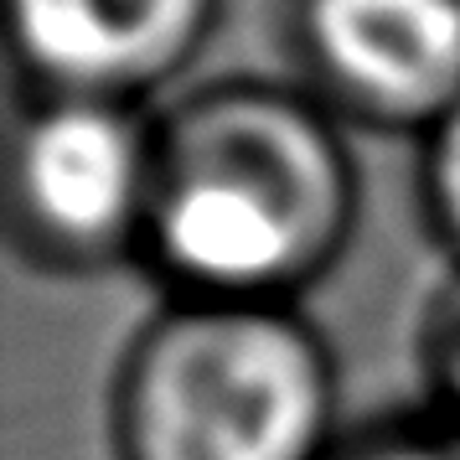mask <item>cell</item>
Here are the masks:
<instances>
[{"mask_svg": "<svg viewBox=\"0 0 460 460\" xmlns=\"http://www.w3.org/2000/svg\"><path fill=\"white\" fill-rule=\"evenodd\" d=\"M419 197H424V217H429L435 238L460 259V104L445 114L435 135H424Z\"/></svg>", "mask_w": 460, "mask_h": 460, "instance_id": "52a82bcc", "label": "cell"}, {"mask_svg": "<svg viewBox=\"0 0 460 460\" xmlns=\"http://www.w3.org/2000/svg\"><path fill=\"white\" fill-rule=\"evenodd\" d=\"M290 47L341 125L424 140L460 104V0H290Z\"/></svg>", "mask_w": 460, "mask_h": 460, "instance_id": "277c9868", "label": "cell"}, {"mask_svg": "<svg viewBox=\"0 0 460 460\" xmlns=\"http://www.w3.org/2000/svg\"><path fill=\"white\" fill-rule=\"evenodd\" d=\"M357 228V161L311 88L228 78L155 119L140 259L176 300L295 305Z\"/></svg>", "mask_w": 460, "mask_h": 460, "instance_id": "6da1fadb", "label": "cell"}, {"mask_svg": "<svg viewBox=\"0 0 460 460\" xmlns=\"http://www.w3.org/2000/svg\"><path fill=\"white\" fill-rule=\"evenodd\" d=\"M223 0H5V42L37 93L140 104L187 73Z\"/></svg>", "mask_w": 460, "mask_h": 460, "instance_id": "5b68a950", "label": "cell"}, {"mask_svg": "<svg viewBox=\"0 0 460 460\" xmlns=\"http://www.w3.org/2000/svg\"><path fill=\"white\" fill-rule=\"evenodd\" d=\"M341 435L336 357L295 305L171 295L109 388L114 460H326Z\"/></svg>", "mask_w": 460, "mask_h": 460, "instance_id": "7a4b0ae2", "label": "cell"}, {"mask_svg": "<svg viewBox=\"0 0 460 460\" xmlns=\"http://www.w3.org/2000/svg\"><path fill=\"white\" fill-rule=\"evenodd\" d=\"M155 197V119L140 104L31 93L5 150L16 249L52 274L140 259Z\"/></svg>", "mask_w": 460, "mask_h": 460, "instance_id": "3957f363", "label": "cell"}, {"mask_svg": "<svg viewBox=\"0 0 460 460\" xmlns=\"http://www.w3.org/2000/svg\"><path fill=\"white\" fill-rule=\"evenodd\" d=\"M424 373H429V394H435V414L460 429V300H450L439 321L429 326V347H424Z\"/></svg>", "mask_w": 460, "mask_h": 460, "instance_id": "ba28073f", "label": "cell"}, {"mask_svg": "<svg viewBox=\"0 0 460 460\" xmlns=\"http://www.w3.org/2000/svg\"><path fill=\"white\" fill-rule=\"evenodd\" d=\"M326 460H460V429L429 409V414L377 419L362 429H347Z\"/></svg>", "mask_w": 460, "mask_h": 460, "instance_id": "8992f818", "label": "cell"}]
</instances>
